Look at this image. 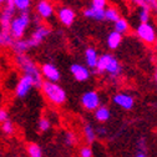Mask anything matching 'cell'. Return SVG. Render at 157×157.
I'll return each instance as SVG.
<instances>
[{
    "instance_id": "obj_16",
    "label": "cell",
    "mask_w": 157,
    "mask_h": 157,
    "mask_svg": "<svg viewBox=\"0 0 157 157\" xmlns=\"http://www.w3.org/2000/svg\"><path fill=\"white\" fill-rule=\"evenodd\" d=\"M84 16L87 19H91V20L95 21H104L105 20V10L102 9H96V8H85L82 11Z\"/></svg>"
},
{
    "instance_id": "obj_2",
    "label": "cell",
    "mask_w": 157,
    "mask_h": 157,
    "mask_svg": "<svg viewBox=\"0 0 157 157\" xmlns=\"http://www.w3.org/2000/svg\"><path fill=\"white\" fill-rule=\"evenodd\" d=\"M40 89H41V92H43L44 97L54 106H61L67 100L66 91L59 84L44 81Z\"/></svg>"
},
{
    "instance_id": "obj_15",
    "label": "cell",
    "mask_w": 157,
    "mask_h": 157,
    "mask_svg": "<svg viewBox=\"0 0 157 157\" xmlns=\"http://www.w3.org/2000/svg\"><path fill=\"white\" fill-rule=\"evenodd\" d=\"M11 49L15 52V55H23V54H26V51L31 49V45H30L29 39L23 37V39H19V40H14Z\"/></svg>"
},
{
    "instance_id": "obj_31",
    "label": "cell",
    "mask_w": 157,
    "mask_h": 157,
    "mask_svg": "<svg viewBox=\"0 0 157 157\" xmlns=\"http://www.w3.org/2000/svg\"><path fill=\"white\" fill-rule=\"evenodd\" d=\"M80 157H92V148L90 146H84L80 148Z\"/></svg>"
},
{
    "instance_id": "obj_30",
    "label": "cell",
    "mask_w": 157,
    "mask_h": 157,
    "mask_svg": "<svg viewBox=\"0 0 157 157\" xmlns=\"http://www.w3.org/2000/svg\"><path fill=\"white\" fill-rule=\"evenodd\" d=\"M91 6L96 9H102L105 10L107 6V0H91Z\"/></svg>"
},
{
    "instance_id": "obj_20",
    "label": "cell",
    "mask_w": 157,
    "mask_h": 157,
    "mask_svg": "<svg viewBox=\"0 0 157 157\" xmlns=\"http://www.w3.org/2000/svg\"><path fill=\"white\" fill-rule=\"evenodd\" d=\"M82 133H84V137L87 144H94L96 141V131H95V127L87 122L82 127Z\"/></svg>"
},
{
    "instance_id": "obj_17",
    "label": "cell",
    "mask_w": 157,
    "mask_h": 157,
    "mask_svg": "<svg viewBox=\"0 0 157 157\" xmlns=\"http://www.w3.org/2000/svg\"><path fill=\"white\" fill-rule=\"evenodd\" d=\"M97 60H99V54L97 50L94 46H89L85 49V63H86V67L90 69H95L97 65Z\"/></svg>"
},
{
    "instance_id": "obj_13",
    "label": "cell",
    "mask_w": 157,
    "mask_h": 157,
    "mask_svg": "<svg viewBox=\"0 0 157 157\" xmlns=\"http://www.w3.org/2000/svg\"><path fill=\"white\" fill-rule=\"evenodd\" d=\"M70 72L74 76V78L78 82H85L87 81L90 76H91V71L81 64H72L70 66Z\"/></svg>"
},
{
    "instance_id": "obj_34",
    "label": "cell",
    "mask_w": 157,
    "mask_h": 157,
    "mask_svg": "<svg viewBox=\"0 0 157 157\" xmlns=\"http://www.w3.org/2000/svg\"><path fill=\"white\" fill-rule=\"evenodd\" d=\"M147 148V145H146V141L144 139H141L139 142H137V151H140V152H145Z\"/></svg>"
},
{
    "instance_id": "obj_39",
    "label": "cell",
    "mask_w": 157,
    "mask_h": 157,
    "mask_svg": "<svg viewBox=\"0 0 157 157\" xmlns=\"http://www.w3.org/2000/svg\"><path fill=\"white\" fill-rule=\"evenodd\" d=\"M144 2H145L146 4H148V5H150V4H152V3H156L157 0H144Z\"/></svg>"
},
{
    "instance_id": "obj_14",
    "label": "cell",
    "mask_w": 157,
    "mask_h": 157,
    "mask_svg": "<svg viewBox=\"0 0 157 157\" xmlns=\"http://www.w3.org/2000/svg\"><path fill=\"white\" fill-rule=\"evenodd\" d=\"M121 71H122V66H121L120 61L112 55L109 64H107V66H106V69H105V74H107L111 77H117V76H120Z\"/></svg>"
},
{
    "instance_id": "obj_43",
    "label": "cell",
    "mask_w": 157,
    "mask_h": 157,
    "mask_svg": "<svg viewBox=\"0 0 157 157\" xmlns=\"http://www.w3.org/2000/svg\"><path fill=\"white\" fill-rule=\"evenodd\" d=\"M0 157H2V156H0Z\"/></svg>"
},
{
    "instance_id": "obj_33",
    "label": "cell",
    "mask_w": 157,
    "mask_h": 157,
    "mask_svg": "<svg viewBox=\"0 0 157 157\" xmlns=\"http://www.w3.org/2000/svg\"><path fill=\"white\" fill-rule=\"evenodd\" d=\"M95 131H96V137H101V139H104V137L107 136V130L104 126H100V127L95 128Z\"/></svg>"
},
{
    "instance_id": "obj_41",
    "label": "cell",
    "mask_w": 157,
    "mask_h": 157,
    "mask_svg": "<svg viewBox=\"0 0 157 157\" xmlns=\"http://www.w3.org/2000/svg\"><path fill=\"white\" fill-rule=\"evenodd\" d=\"M5 2H6V0H0V8H2V6H4Z\"/></svg>"
},
{
    "instance_id": "obj_42",
    "label": "cell",
    "mask_w": 157,
    "mask_h": 157,
    "mask_svg": "<svg viewBox=\"0 0 157 157\" xmlns=\"http://www.w3.org/2000/svg\"><path fill=\"white\" fill-rule=\"evenodd\" d=\"M155 48H156V50H157V40H156V43H155Z\"/></svg>"
},
{
    "instance_id": "obj_8",
    "label": "cell",
    "mask_w": 157,
    "mask_h": 157,
    "mask_svg": "<svg viewBox=\"0 0 157 157\" xmlns=\"http://www.w3.org/2000/svg\"><path fill=\"white\" fill-rule=\"evenodd\" d=\"M50 34H51V29L48 25L40 24V25L35 26V29L33 30L30 37H28L29 41H30V45H31V49L40 45Z\"/></svg>"
},
{
    "instance_id": "obj_9",
    "label": "cell",
    "mask_w": 157,
    "mask_h": 157,
    "mask_svg": "<svg viewBox=\"0 0 157 157\" xmlns=\"http://www.w3.org/2000/svg\"><path fill=\"white\" fill-rule=\"evenodd\" d=\"M40 72H41L43 78H45V81H49V82L59 84V81H60V78H61L60 70L57 69V66H55L51 63L43 64L40 67Z\"/></svg>"
},
{
    "instance_id": "obj_18",
    "label": "cell",
    "mask_w": 157,
    "mask_h": 157,
    "mask_svg": "<svg viewBox=\"0 0 157 157\" xmlns=\"http://www.w3.org/2000/svg\"><path fill=\"white\" fill-rule=\"evenodd\" d=\"M94 116H95V120L97 122L105 124V122H107L111 119V110L107 106L101 105V106H99L94 111Z\"/></svg>"
},
{
    "instance_id": "obj_32",
    "label": "cell",
    "mask_w": 157,
    "mask_h": 157,
    "mask_svg": "<svg viewBox=\"0 0 157 157\" xmlns=\"http://www.w3.org/2000/svg\"><path fill=\"white\" fill-rule=\"evenodd\" d=\"M8 120H9V112H8L6 109L2 107L0 109V124H3L5 121H8Z\"/></svg>"
},
{
    "instance_id": "obj_5",
    "label": "cell",
    "mask_w": 157,
    "mask_h": 157,
    "mask_svg": "<svg viewBox=\"0 0 157 157\" xmlns=\"http://www.w3.org/2000/svg\"><path fill=\"white\" fill-rule=\"evenodd\" d=\"M136 35L147 45H155L157 40L156 30L150 23H145V24L140 23V25L136 28Z\"/></svg>"
},
{
    "instance_id": "obj_4",
    "label": "cell",
    "mask_w": 157,
    "mask_h": 157,
    "mask_svg": "<svg viewBox=\"0 0 157 157\" xmlns=\"http://www.w3.org/2000/svg\"><path fill=\"white\" fill-rule=\"evenodd\" d=\"M16 15V10L14 8V4L11 0H6L4 8L0 11V30L3 31H9L10 23Z\"/></svg>"
},
{
    "instance_id": "obj_36",
    "label": "cell",
    "mask_w": 157,
    "mask_h": 157,
    "mask_svg": "<svg viewBox=\"0 0 157 157\" xmlns=\"http://www.w3.org/2000/svg\"><path fill=\"white\" fill-rule=\"evenodd\" d=\"M31 21H33V23H34V24L37 26V25H40V24H41V19H40V17H39V16L35 14V15H33V16H31Z\"/></svg>"
},
{
    "instance_id": "obj_1",
    "label": "cell",
    "mask_w": 157,
    "mask_h": 157,
    "mask_svg": "<svg viewBox=\"0 0 157 157\" xmlns=\"http://www.w3.org/2000/svg\"><path fill=\"white\" fill-rule=\"evenodd\" d=\"M15 63L17 65V67L23 71V75L29 77L34 87L40 89L44 78L41 76L40 72V67L36 65V63L33 60V59L28 55V54H23V55H15Z\"/></svg>"
},
{
    "instance_id": "obj_23",
    "label": "cell",
    "mask_w": 157,
    "mask_h": 157,
    "mask_svg": "<svg viewBox=\"0 0 157 157\" xmlns=\"http://www.w3.org/2000/svg\"><path fill=\"white\" fill-rule=\"evenodd\" d=\"M113 28H115L113 31L124 35V34H127V33H128V30H130V24H128V21L126 20V19L120 17L116 23H113Z\"/></svg>"
},
{
    "instance_id": "obj_19",
    "label": "cell",
    "mask_w": 157,
    "mask_h": 157,
    "mask_svg": "<svg viewBox=\"0 0 157 157\" xmlns=\"http://www.w3.org/2000/svg\"><path fill=\"white\" fill-rule=\"evenodd\" d=\"M122 43V35L116 33V31H111L107 35V46L111 50H116Z\"/></svg>"
},
{
    "instance_id": "obj_7",
    "label": "cell",
    "mask_w": 157,
    "mask_h": 157,
    "mask_svg": "<svg viewBox=\"0 0 157 157\" xmlns=\"http://www.w3.org/2000/svg\"><path fill=\"white\" fill-rule=\"evenodd\" d=\"M35 14L41 20H50L55 14V6L51 0H37L35 4Z\"/></svg>"
},
{
    "instance_id": "obj_24",
    "label": "cell",
    "mask_w": 157,
    "mask_h": 157,
    "mask_svg": "<svg viewBox=\"0 0 157 157\" xmlns=\"http://www.w3.org/2000/svg\"><path fill=\"white\" fill-rule=\"evenodd\" d=\"M26 151H28V155L30 157H43V148L37 144H34V142L28 144Z\"/></svg>"
},
{
    "instance_id": "obj_21",
    "label": "cell",
    "mask_w": 157,
    "mask_h": 157,
    "mask_svg": "<svg viewBox=\"0 0 157 157\" xmlns=\"http://www.w3.org/2000/svg\"><path fill=\"white\" fill-rule=\"evenodd\" d=\"M14 8L19 13H29L33 5V0H11Z\"/></svg>"
},
{
    "instance_id": "obj_26",
    "label": "cell",
    "mask_w": 157,
    "mask_h": 157,
    "mask_svg": "<svg viewBox=\"0 0 157 157\" xmlns=\"http://www.w3.org/2000/svg\"><path fill=\"white\" fill-rule=\"evenodd\" d=\"M13 43H14V39L11 37L10 33L0 30V48H8V46L11 48Z\"/></svg>"
},
{
    "instance_id": "obj_25",
    "label": "cell",
    "mask_w": 157,
    "mask_h": 157,
    "mask_svg": "<svg viewBox=\"0 0 157 157\" xmlns=\"http://www.w3.org/2000/svg\"><path fill=\"white\" fill-rule=\"evenodd\" d=\"M150 17H151V10H150V6L146 4V5H142V6H139V19L141 24H145V23H148L150 21Z\"/></svg>"
},
{
    "instance_id": "obj_38",
    "label": "cell",
    "mask_w": 157,
    "mask_h": 157,
    "mask_svg": "<svg viewBox=\"0 0 157 157\" xmlns=\"http://www.w3.org/2000/svg\"><path fill=\"white\" fill-rule=\"evenodd\" d=\"M135 157H147V155H146L145 152H140V151H137V152H136V155H135Z\"/></svg>"
},
{
    "instance_id": "obj_12",
    "label": "cell",
    "mask_w": 157,
    "mask_h": 157,
    "mask_svg": "<svg viewBox=\"0 0 157 157\" xmlns=\"http://www.w3.org/2000/svg\"><path fill=\"white\" fill-rule=\"evenodd\" d=\"M57 19L64 26H71L76 19V13L70 6H60L56 10Z\"/></svg>"
},
{
    "instance_id": "obj_22",
    "label": "cell",
    "mask_w": 157,
    "mask_h": 157,
    "mask_svg": "<svg viewBox=\"0 0 157 157\" xmlns=\"http://www.w3.org/2000/svg\"><path fill=\"white\" fill-rule=\"evenodd\" d=\"M120 17H121V16H120L119 9H117L116 6H107V8L105 9V20L116 23Z\"/></svg>"
},
{
    "instance_id": "obj_11",
    "label": "cell",
    "mask_w": 157,
    "mask_h": 157,
    "mask_svg": "<svg viewBox=\"0 0 157 157\" xmlns=\"http://www.w3.org/2000/svg\"><path fill=\"white\" fill-rule=\"evenodd\" d=\"M112 102L124 110H132L135 106V97L127 92H117L112 96Z\"/></svg>"
},
{
    "instance_id": "obj_10",
    "label": "cell",
    "mask_w": 157,
    "mask_h": 157,
    "mask_svg": "<svg viewBox=\"0 0 157 157\" xmlns=\"http://www.w3.org/2000/svg\"><path fill=\"white\" fill-rule=\"evenodd\" d=\"M33 87H34V85H33L31 80L29 77L23 75V76L19 77V80L15 84L14 94H15V96L17 97V99H24V97H26L30 94Z\"/></svg>"
},
{
    "instance_id": "obj_28",
    "label": "cell",
    "mask_w": 157,
    "mask_h": 157,
    "mask_svg": "<svg viewBox=\"0 0 157 157\" xmlns=\"http://www.w3.org/2000/svg\"><path fill=\"white\" fill-rule=\"evenodd\" d=\"M64 142H65V145H67V146H75L76 142H77V137H76V135H75L74 132L66 131L65 135H64Z\"/></svg>"
},
{
    "instance_id": "obj_29",
    "label": "cell",
    "mask_w": 157,
    "mask_h": 157,
    "mask_svg": "<svg viewBox=\"0 0 157 157\" xmlns=\"http://www.w3.org/2000/svg\"><path fill=\"white\" fill-rule=\"evenodd\" d=\"M2 130H3V132L5 135H13L15 132V126H14L13 121L9 119L8 121H5V122L2 124Z\"/></svg>"
},
{
    "instance_id": "obj_6",
    "label": "cell",
    "mask_w": 157,
    "mask_h": 157,
    "mask_svg": "<svg viewBox=\"0 0 157 157\" xmlns=\"http://www.w3.org/2000/svg\"><path fill=\"white\" fill-rule=\"evenodd\" d=\"M80 102L86 111H95L99 106H101V96L97 91L90 90L81 96Z\"/></svg>"
},
{
    "instance_id": "obj_35",
    "label": "cell",
    "mask_w": 157,
    "mask_h": 157,
    "mask_svg": "<svg viewBox=\"0 0 157 157\" xmlns=\"http://www.w3.org/2000/svg\"><path fill=\"white\" fill-rule=\"evenodd\" d=\"M150 6V10H151V13L157 17V2L156 3H152V4H150L148 5Z\"/></svg>"
},
{
    "instance_id": "obj_40",
    "label": "cell",
    "mask_w": 157,
    "mask_h": 157,
    "mask_svg": "<svg viewBox=\"0 0 157 157\" xmlns=\"http://www.w3.org/2000/svg\"><path fill=\"white\" fill-rule=\"evenodd\" d=\"M155 80H156V85H157V66L155 69Z\"/></svg>"
},
{
    "instance_id": "obj_37",
    "label": "cell",
    "mask_w": 157,
    "mask_h": 157,
    "mask_svg": "<svg viewBox=\"0 0 157 157\" xmlns=\"http://www.w3.org/2000/svg\"><path fill=\"white\" fill-rule=\"evenodd\" d=\"M131 2L133 3V4H136L137 6H142V5H146V3L144 2V0H131ZM148 5V4H147Z\"/></svg>"
},
{
    "instance_id": "obj_27",
    "label": "cell",
    "mask_w": 157,
    "mask_h": 157,
    "mask_svg": "<svg viewBox=\"0 0 157 157\" xmlns=\"http://www.w3.org/2000/svg\"><path fill=\"white\" fill-rule=\"evenodd\" d=\"M37 128L40 132L49 131L51 128V121L48 119V117H41V119L37 121Z\"/></svg>"
},
{
    "instance_id": "obj_3",
    "label": "cell",
    "mask_w": 157,
    "mask_h": 157,
    "mask_svg": "<svg viewBox=\"0 0 157 157\" xmlns=\"http://www.w3.org/2000/svg\"><path fill=\"white\" fill-rule=\"evenodd\" d=\"M31 24V15L30 13H17L10 23L9 33L14 40H19L25 36L28 28Z\"/></svg>"
}]
</instances>
